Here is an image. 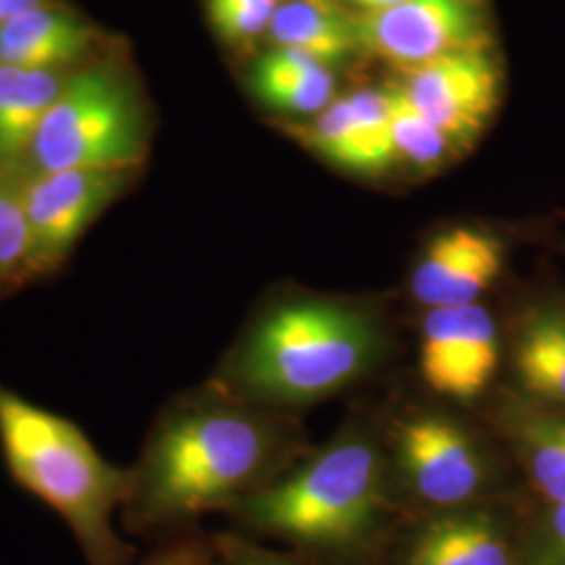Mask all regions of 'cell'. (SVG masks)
<instances>
[{"label":"cell","instance_id":"cell-1","mask_svg":"<svg viewBox=\"0 0 565 565\" xmlns=\"http://www.w3.org/2000/svg\"><path fill=\"white\" fill-rule=\"evenodd\" d=\"M285 434L226 392L182 404L156 427L124 505L130 532H174L243 501L277 476Z\"/></svg>","mask_w":565,"mask_h":565},{"label":"cell","instance_id":"cell-2","mask_svg":"<svg viewBox=\"0 0 565 565\" xmlns=\"http://www.w3.org/2000/svg\"><path fill=\"white\" fill-rule=\"evenodd\" d=\"M231 515L319 565H384L403 524L384 450L363 434L333 440L247 494Z\"/></svg>","mask_w":565,"mask_h":565},{"label":"cell","instance_id":"cell-3","mask_svg":"<svg viewBox=\"0 0 565 565\" xmlns=\"http://www.w3.org/2000/svg\"><path fill=\"white\" fill-rule=\"evenodd\" d=\"M380 323L359 306L298 298L252 324L226 366V394L256 404H308L356 384L384 354Z\"/></svg>","mask_w":565,"mask_h":565},{"label":"cell","instance_id":"cell-4","mask_svg":"<svg viewBox=\"0 0 565 565\" xmlns=\"http://www.w3.org/2000/svg\"><path fill=\"white\" fill-rule=\"evenodd\" d=\"M0 448L13 480L72 530L88 565H132L114 527L132 471L109 463L81 427L0 384Z\"/></svg>","mask_w":565,"mask_h":565},{"label":"cell","instance_id":"cell-5","mask_svg":"<svg viewBox=\"0 0 565 565\" xmlns=\"http://www.w3.org/2000/svg\"><path fill=\"white\" fill-rule=\"evenodd\" d=\"M147 149L149 124L137 84L120 65L95 63L70 74L25 163L30 172L137 170Z\"/></svg>","mask_w":565,"mask_h":565},{"label":"cell","instance_id":"cell-6","mask_svg":"<svg viewBox=\"0 0 565 565\" xmlns=\"http://www.w3.org/2000/svg\"><path fill=\"white\" fill-rule=\"evenodd\" d=\"M392 452L394 490L406 520L488 503L490 457L463 422L436 411L406 415L394 425Z\"/></svg>","mask_w":565,"mask_h":565},{"label":"cell","instance_id":"cell-7","mask_svg":"<svg viewBox=\"0 0 565 565\" xmlns=\"http://www.w3.org/2000/svg\"><path fill=\"white\" fill-rule=\"evenodd\" d=\"M359 53L406 72L457 53L494 49L480 0H404L354 13Z\"/></svg>","mask_w":565,"mask_h":565},{"label":"cell","instance_id":"cell-8","mask_svg":"<svg viewBox=\"0 0 565 565\" xmlns=\"http://www.w3.org/2000/svg\"><path fill=\"white\" fill-rule=\"evenodd\" d=\"M132 174L93 168L30 172L18 184L30 235V277L57 270L88 226L130 186Z\"/></svg>","mask_w":565,"mask_h":565},{"label":"cell","instance_id":"cell-9","mask_svg":"<svg viewBox=\"0 0 565 565\" xmlns=\"http://www.w3.org/2000/svg\"><path fill=\"white\" fill-rule=\"evenodd\" d=\"M384 565H525L524 530L490 501L408 518Z\"/></svg>","mask_w":565,"mask_h":565},{"label":"cell","instance_id":"cell-10","mask_svg":"<svg viewBox=\"0 0 565 565\" xmlns=\"http://www.w3.org/2000/svg\"><path fill=\"white\" fill-rule=\"evenodd\" d=\"M398 86L459 153L482 137L503 95L494 49L469 51L398 72Z\"/></svg>","mask_w":565,"mask_h":565},{"label":"cell","instance_id":"cell-11","mask_svg":"<svg viewBox=\"0 0 565 565\" xmlns=\"http://www.w3.org/2000/svg\"><path fill=\"white\" fill-rule=\"evenodd\" d=\"M291 132L324 162L356 177L377 179L398 168L384 88L333 99Z\"/></svg>","mask_w":565,"mask_h":565},{"label":"cell","instance_id":"cell-12","mask_svg":"<svg viewBox=\"0 0 565 565\" xmlns=\"http://www.w3.org/2000/svg\"><path fill=\"white\" fill-rule=\"evenodd\" d=\"M505 243L488 228L457 224L425 243L411 273V296L425 310L482 302L501 277Z\"/></svg>","mask_w":565,"mask_h":565},{"label":"cell","instance_id":"cell-13","mask_svg":"<svg viewBox=\"0 0 565 565\" xmlns=\"http://www.w3.org/2000/svg\"><path fill=\"white\" fill-rule=\"evenodd\" d=\"M97 44V30L53 2L0 25V65L70 70Z\"/></svg>","mask_w":565,"mask_h":565},{"label":"cell","instance_id":"cell-14","mask_svg":"<svg viewBox=\"0 0 565 565\" xmlns=\"http://www.w3.org/2000/svg\"><path fill=\"white\" fill-rule=\"evenodd\" d=\"M499 424L546 505L565 501V411L543 403H503Z\"/></svg>","mask_w":565,"mask_h":565},{"label":"cell","instance_id":"cell-15","mask_svg":"<svg viewBox=\"0 0 565 565\" xmlns=\"http://www.w3.org/2000/svg\"><path fill=\"white\" fill-rule=\"evenodd\" d=\"M513 375L536 403L565 408V306H534L511 342Z\"/></svg>","mask_w":565,"mask_h":565},{"label":"cell","instance_id":"cell-16","mask_svg":"<svg viewBox=\"0 0 565 565\" xmlns=\"http://www.w3.org/2000/svg\"><path fill=\"white\" fill-rule=\"evenodd\" d=\"M70 70L0 65V168L28 162L44 116L57 102Z\"/></svg>","mask_w":565,"mask_h":565},{"label":"cell","instance_id":"cell-17","mask_svg":"<svg viewBox=\"0 0 565 565\" xmlns=\"http://www.w3.org/2000/svg\"><path fill=\"white\" fill-rule=\"evenodd\" d=\"M268 36L277 49H291L327 67L359 53L354 13L342 0H285Z\"/></svg>","mask_w":565,"mask_h":565},{"label":"cell","instance_id":"cell-18","mask_svg":"<svg viewBox=\"0 0 565 565\" xmlns=\"http://www.w3.org/2000/svg\"><path fill=\"white\" fill-rule=\"evenodd\" d=\"M252 90L268 107L291 116H317L335 97L331 67L291 51L273 49L252 70Z\"/></svg>","mask_w":565,"mask_h":565},{"label":"cell","instance_id":"cell-19","mask_svg":"<svg viewBox=\"0 0 565 565\" xmlns=\"http://www.w3.org/2000/svg\"><path fill=\"white\" fill-rule=\"evenodd\" d=\"M384 95L392 120V139L398 168L417 177H431L459 158V149L406 97L398 82H387Z\"/></svg>","mask_w":565,"mask_h":565},{"label":"cell","instance_id":"cell-20","mask_svg":"<svg viewBox=\"0 0 565 565\" xmlns=\"http://www.w3.org/2000/svg\"><path fill=\"white\" fill-rule=\"evenodd\" d=\"M501 363V333L484 303L465 306L463 331L450 385L452 401L478 398L494 380Z\"/></svg>","mask_w":565,"mask_h":565},{"label":"cell","instance_id":"cell-21","mask_svg":"<svg viewBox=\"0 0 565 565\" xmlns=\"http://www.w3.org/2000/svg\"><path fill=\"white\" fill-rule=\"evenodd\" d=\"M30 277V235L20 186L0 174V291Z\"/></svg>","mask_w":565,"mask_h":565},{"label":"cell","instance_id":"cell-22","mask_svg":"<svg viewBox=\"0 0 565 565\" xmlns=\"http://www.w3.org/2000/svg\"><path fill=\"white\" fill-rule=\"evenodd\" d=\"M281 0H205L214 32L228 46H249L270 30Z\"/></svg>","mask_w":565,"mask_h":565},{"label":"cell","instance_id":"cell-23","mask_svg":"<svg viewBox=\"0 0 565 565\" xmlns=\"http://www.w3.org/2000/svg\"><path fill=\"white\" fill-rule=\"evenodd\" d=\"M525 565H565V501L546 505L545 513L524 530Z\"/></svg>","mask_w":565,"mask_h":565},{"label":"cell","instance_id":"cell-24","mask_svg":"<svg viewBox=\"0 0 565 565\" xmlns=\"http://www.w3.org/2000/svg\"><path fill=\"white\" fill-rule=\"evenodd\" d=\"M212 565H319L302 555L279 553L266 546L243 541V539H223L214 541Z\"/></svg>","mask_w":565,"mask_h":565},{"label":"cell","instance_id":"cell-25","mask_svg":"<svg viewBox=\"0 0 565 565\" xmlns=\"http://www.w3.org/2000/svg\"><path fill=\"white\" fill-rule=\"evenodd\" d=\"M214 541L195 534H184L163 543L139 565H212Z\"/></svg>","mask_w":565,"mask_h":565},{"label":"cell","instance_id":"cell-26","mask_svg":"<svg viewBox=\"0 0 565 565\" xmlns=\"http://www.w3.org/2000/svg\"><path fill=\"white\" fill-rule=\"evenodd\" d=\"M51 0H0V25L4 21L13 20L21 13H28L32 9H39L42 4H49Z\"/></svg>","mask_w":565,"mask_h":565},{"label":"cell","instance_id":"cell-27","mask_svg":"<svg viewBox=\"0 0 565 565\" xmlns=\"http://www.w3.org/2000/svg\"><path fill=\"white\" fill-rule=\"evenodd\" d=\"M342 2L352 13H380L401 4L404 0H342Z\"/></svg>","mask_w":565,"mask_h":565}]
</instances>
